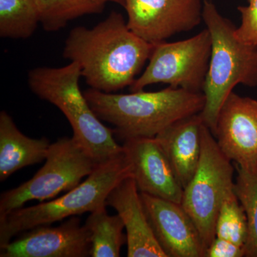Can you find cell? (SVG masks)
<instances>
[{
	"label": "cell",
	"instance_id": "cell-1",
	"mask_svg": "<svg viewBox=\"0 0 257 257\" xmlns=\"http://www.w3.org/2000/svg\"><path fill=\"white\" fill-rule=\"evenodd\" d=\"M152 48L128 28L122 15L112 12L94 28L72 29L63 57L79 64L90 88L112 93L133 85Z\"/></svg>",
	"mask_w": 257,
	"mask_h": 257
},
{
	"label": "cell",
	"instance_id": "cell-2",
	"mask_svg": "<svg viewBox=\"0 0 257 257\" xmlns=\"http://www.w3.org/2000/svg\"><path fill=\"white\" fill-rule=\"evenodd\" d=\"M86 99L102 121L114 126L121 140L155 138L179 120L200 114L205 104L202 92L169 87L157 92L144 90L114 94L89 88Z\"/></svg>",
	"mask_w": 257,
	"mask_h": 257
},
{
	"label": "cell",
	"instance_id": "cell-3",
	"mask_svg": "<svg viewBox=\"0 0 257 257\" xmlns=\"http://www.w3.org/2000/svg\"><path fill=\"white\" fill-rule=\"evenodd\" d=\"M202 20L210 33L211 53L200 116L214 135L219 111L234 88L237 84L257 87V46L236 38V26L220 14L214 0H203Z\"/></svg>",
	"mask_w": 257,
	"mask_h": 257
},
{
	"label": "cell",
	"instance_id": "cell-4",
	"mask_svg": "<svg viewBox=\"0 0 257 257\" xmlns=\"http://www.w3.org/2000/svg\"><path fill=\"white\" fill-rule=\"evenodd\" d=\"M82 77L78 64L62 67H37L28 74L32 92L57 106L73 130V138L97 164L124 152L115 140L114 130L106 127L96 116L79 87Z\"/></svg>",
	"mask_w": 257,
	"mask_h": 257
},
{
	"label": "cell",
	"instance_id": "cell-5",
	"mask_svg": "<svg viewBox=\"0 0 257 257\" xmlns=\"http://www.w3.org/2000/svg\"><path fill=\"white\" fill-rule=\"evenodd\" d=\"M130 177H133V167L124 150L118 156L98 164L84 182L62 197L20 208L0 218V247L15 236L37 226L51 225L106 206L111 191Z\"/></svg>",
	"mask_w": 257,
	"mask_h": 257
},
{
	"label": "cell",
	"instance_id": "cell-6",
	"mask_svg": "<svg viewBox=\"0 0 257 257\" xmlns=\"http://www.w3.org/2000/svg\"><path fill=\"white\" fill-rule=\"evenodd\" d=\"M234 165L203 123L200 160L195 174L184 189L181 204L197 226L206 251L216 236V218L221 204L234 189Z\"/></svg>",
	"mask_w": 257,
	"mask_h": 257
},
{
	"label": "cell",
	"instance_id": "cell-7",
	"mask_svg": "<svg viewBox=\"0 0 257 257\" xmlns=\"http://www.w3.org/2000/svg\"><path fill=\"white\" fill-rule=\"evenodd\" d=\"M97 165L73 137L59 139L51 145L45 165L32 179L1 194L0 218L30 201L43 202L72 190Z\"/></svg>",
	"mask_w": 257,
	"mask_h": 257
},
{
	"label": "cell",
	"instance_id": "cell-8",
	"mask_svg": "<svg viewBox=\"0 0 257 257\" xmlns=\"http://www.w3.org/2000/svg\"><path fill=\"white\" fill-rule=\"evenodd\" d=\"M211 53V38L207 28L187 40L155 44L148 65L130 90L138 92L151 84L162 83L171 87L202 92Z\"/></svg>",
	"mask_w": 257,
	"mask_h": 257
},
{
	"label": "cell",
	"instance_id": "cell-9",
	"mask_svg": "<svg viewBox=\"0 0 257 257\" xmlns=\"http://www.w3.org/2000/svg\"><path fill=\"white\" fill-rule=\"evenodd\" d=\"M128 28L155 45L194 30L203 21V0H123Z\"/></svg>",
	"mask_w": 257,
	"mask_h": 257
},
{
	"label": "cell",
	"instance_id": "cell-10",
	"mask_svg": "<svg viewBox=\"0 0 257 257\" xmlns=\"http://www.w3.org/2000/svg\"><path fill=\"white\" fill-rule=\"evenodd\" d=\"M214 136L234 165L257 170V100L232 92L218 116Z\"/></svg>",
	"mask_w": 257,
	"mask_h": 257
},
{
	"label": "cell",
	"instance_id": "cell-11",
	"mask_svg": "<svg viewBox=\"0 0 257 257\" xmlns=\"http://www.w3.org/2000/svg\"><path fill=\"white\" fill-rule=\"evenodd\" d=\"M90 251L89 231L74 216L58 226H40L22 233L0 247V257H87Z\"/></svg>",
	"mask_w": 257,
	"mask_h": 257
},
{
	"label": "cell",
	"instance_id": "cell-12",
	"mask_svg": "<svg viewBox=\"0 0 257 257\" xmlns=\"http://www.w3.org/2000/svg\"><path fill=\"white\" fill-rule=\"evenodd\" d=\"M140 193L154 234L167 257H205L200 234L182 204Z\"/></svg>",
	"mask_w": 257,
	"mask_h": 257
},
{
	"label": "cell",
	"instance_id": "cell-13",
	"mask_svg": "<svg viewBox=\"0 0 257 257\" xmlns=\"http://www.w3.org/2000/svg\"><path fill=\"white\" fill-rule=\"evenodd\" d=\"M122 146L131 162L133 178L140 192L182 203L183 187L156 139H128Z\"/></svg>",
	"mask_w": 257,
	"mask_h": 257
},
{
	"label": "cell",
	"instance_id": "cell-14",
	"mask_svg": "<svg viewBox=\"0 0 257 257\" xmlns=\"http://www.w3.org/2000/svg\"><path fill=\"white\" fill-rule=\"evenodd\" d=\"M124 222L128 257H167L147 218L141 193L132 177L123 179L106 199Z\"/></svg>",
	"mask_w": 257,
	"mask_h": 257
},
{
	"label": "cell",
	"instance_id": "cell-15",
	"mask_svg": "<svg viewBox=\"0 0 257 257\" xmlns=\"http://www.w3.org/2000/svg\"><path fill=\"white\" fill-rule=\"evenodd\" d=\"M200 114L179 120L155 137L183 189L197 171L202 153Z\"/></svg>",
	"mask_w": 257,
	"mask_h": 257
},
{
	"label": "cell",
	"instance_id": "cell-16",
	"mask_svg": "<svg viewBox=\"0 0 257 257\" xmlns=\"http://www.w3.org/2000/svg\"><path fill=\"white\" fill-rule=\"evenodd\" d=\"M52 144L45 138L32 139L20 131L11 116L0 112V181L25 167L46 160Z\"/></svg>",
	"mask_w": 257,
	"mask_h": 257
},
{
	"label": "cell",
	"instance_id": "cell-17",
	"mask_svg": "<svg viewBox=\"0 0 257 257\" xmlns=\"http://www.w3.org/2000/svg\"><path fill=\"white\" fill-rule=\"evenodd\" d=\"M106 207L90 212L84 224L90 238L92 257H119L121 247L126 243L122 219L118 214L109 215Z\"/></svg>",
	"mask_w": 257,
	"mask_h": 257
},
{
	"label": "cell",
	"instance_id": "cell-18",
	"mask_svg": "<svg viewBox=\"0 0 257 257\" xmlns=\"http://www.w3.org/2000/svg\"><path fill=\"white\" fill-rule=\"evenodd\" d=\"M39 24L41 16L36 0H0V37L29 38Z\"/></svg>",
	"mask_w": 257,
	"mask_h": 257
},
{
	"label": "cell",
	"instance_id": "cell-19",
	"mask_svg": "<svg viewBox=\"0 0 257 257\" xmlns=\"http://www.w3.org/2000/svg\"><path fill=\"white\" fill-rule=\"evenodd\" d=\"M41 16V25L47 32L64 28L75 19L84 15L100 14L104 0H36Z\"/></svg>",
	"mask_w": 257,
	"mask_h": 257
},
{
	"label": "cell",
	"instance_id": "cell-20",
	"mask_svg": "<svg viewBox=\"0 0 257 257\" xmlns=\"http://www.w3.org/2000/svg\"><path fill=\"white\" fill-rule=\"evenodd\" d=\"M237 175L234 189L247 220L245 256L257 257V170L250 171L234 165Z\"/></svg>",
	"mask_w": 257,
	"mask_h": 257
},
{
	"label": "cell",
	"instance_id": "cell-21",
	"mask_svg": "<svg viewBox=\"0 0 257 257\" xmlns=\"http://www.w3.org/2000/svg\"><path fill=\"white\" fill-rule=\"evenodd\" d=\"M247 235L246 214L233 189L226 194L219 209L215 237L228 240L244 248Z\"/></svg>",
	"mask_w": 257,
	"mask_h": 257
},
{
	"label": "cell",
	"instance_id": "cell-22",
	"mask_svg": "<svg viewBox=\"0 0 257 257\" xmlns=\"http://www.w3.org/2000/svg\"><path fill=\"white\" fill-rule=\"evenodd\" d=\"M237 10L241 23L235 30V36L243 43L257 46V0H250L248 6H239Z\"/></svg>",
	"mask_w": 257,
	"mask_h": 257
},
{
	"label": "cell",
	"instance_id": "cell-23",
	"mask_svg": "<svg viewBox=\"0 0 257 257\" xmlns=\"http://www.w3.org/2000/svg\"><path fill=\"white\" fill-rule=\"evenodd\" d=\"M245 256L244 248L236 243L221 238L215 237L210 243L205 257H242Z\"/></svg>",
	"mask_w": 257,
	"mask_h": 257
},
{
	"label": "cell",
	"instance_id": "cell-24",
	"mask_svg": "<svg viewBox=\"0 0 257 257\" xmlns=\"http://www.w3.org/2000/svg\"><path fill=\"white\" fill-rule=\"evenodd\" d=\"M106 3L107 2H113V3H119V4L122 5H123V0H104Z\"/></svg>",
	"mask_w": 257,
	"mask_h": 257
},
{
	"label": "cell",
	"instance_id": "cell-25",
	"mask_svg": "<svg viewBox=\"0 0 257 257\" xmlns=\"http://www.w3.org/2000/svg\"><path fill=\"white\" fill-rule=\"evenodd\" d=\"M248 2H249V1H250V0H248Z\"/></svg>",
	"mask_w": 257,
	"mask_h": 257
}]
</instances>
